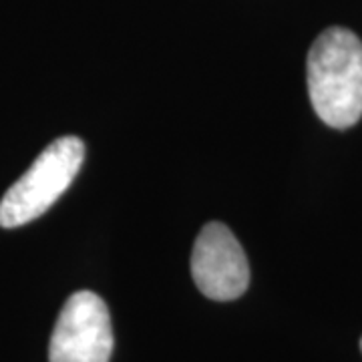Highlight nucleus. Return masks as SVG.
<instances>
[{
  "label": "nucleus",
  "instance_id": "f03ea898",
  "mask_svg": "<svg viewBox=\"0 0 362 362\" xmlns=\"http://www.w3.org/2000/svg\"><path fill=\"white\" fill-rule=\"evenodd\" d=\"M85 161V143L75 135L52 141L0 202V226L13 230L40 218L65 194Z\"/></svg>",
  "mask_w": 362,
  "mask_h": 362
},
{
  "label": "nucleus",
  "instance_id": "f257e3e1",
  "mask_svg": "<svg viewBox=\"0 0 362 362\" xmlns=\"http://www.w3.org/2000/svg\"><path fill=\"white\" fill-rule=\"evenodd\" d=\"M308 93L316 115L334 129H349L362 117V42L332 26L314 40L308 52Z\"/></svg>",
  "mask_w": 362,
  "mask_h": 362
},
{
  "label": "nucleus",
  "instance_id": "7ed1b4c3",
  "mask_svg": "<svg viewBox=\"0 0 362 362\" xmlns=\"http://www.w3.org/2000/svg\"><path fill=\"white\" fill-rule=\"evenodd\" d=\"M113 352L111 316L103 298L81 290L65 302L49 346L51 362H109Z\"/></svg>",
  "mask_w": 362,
  "mask_h": 362
},
{
  "label": "nucleus",
  "instance_id": "39448f33",
  "mask_svg": "<svg viewBox=\"0 0 362 362\" xmlns=\"http://www.w3.org/2000/svg\"><path fill=\"white\" fill-rule=\"evenodd\" d=\"M361 349H362V340H361Z\"/></svg>",
  "mask_w": 362,
  "mask_h": 362
},
{
  "label": "nucleus",
  "instance_id": "20e7f679",
  "mask_svg": "<svg viewBox=\"0 0 362 362\" xmlns=\"http://www.w3.org/2000/svg\"><path fill=\"white\" fill-rule=\"evenodd\" d=\"M192 276L209 300L230 302L250 286V264L244 247L228 226L211 221L204 226L192 254Z\"/></svg>",
  "mask_w": 362,
  "mask_h": 362
}]
</instances>
